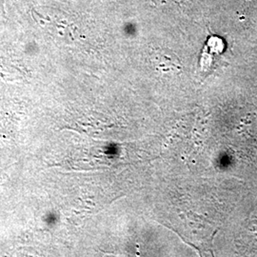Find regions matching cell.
<instances>
[{"mask_svg":"<svg viewBox=\"0 0 257 257\" xmlns=\"http://www.w3.org/2000/svg\"><path fill=\"white\" fill-rule=\"evenodd\" d=\"M155 61L157 62V68L159 70H161L162 72L170 73V71L168 69V65L171 67V69L174 71V73L179 71L178 60H177V58H175V56L161 54V55H157V57L155 58Z\"/></svg>","mask_w":257,"mask_h":257,"instance_id":"obj_1","label":"cell"}]
</instances>
